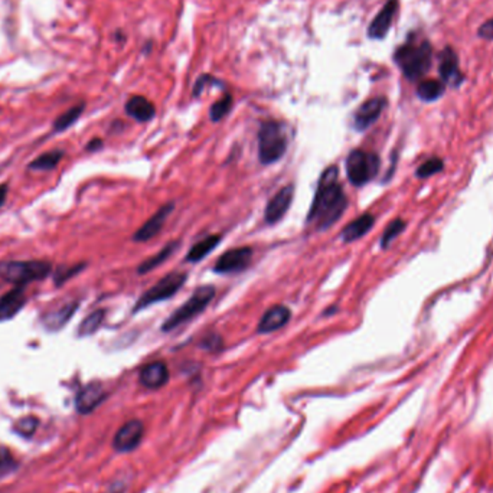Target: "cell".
Wrapping results in <instances>:
<instances>
[{"instance_id":"31","label":"cell","mask_w":493,"mask_h":493,"mask_svg":"<svg viewBox=\"0 0 493 493\" xmlns=\"http://www.w3.org/2000/svg\"><path fill=\"white\" fill-rule=\"evenodd\" d=\"M16 467L18 463L13 455L6 448H0V477L12 473Z\"/></svg>"},{"instance_id":"35","label":"cell","mask_w":493,"mask_h":493,"mask_svg":"<svg viewBox=\"0 0 493 493\" xmlns=\"http://www.w3.org/2000/svg\"><path fill=\"white\" fill-rule=\"evenodd\" d=\"M477 36L484 40H493V18L483 22L477 28Z\"/></svg>"},{"instance_id":"28","label":"cell","mask_w":493,"mask_h":493,"mask_svg":"<svg viewBox=\"0 0 493 493\" xmlns=\"http://www.w3.org/2000/svg\"><path fill=\"white\" fill-rule=\"evenodd\" d=\"M232 103H234V100H232L231 94H225L224 97H221L217 103H214L211 106V110H210L211 120L215 123L221 121L231 112Z\"/></svg>"},{"instance_id":"17","label":"cell","mask_w":493,"mask_h":493,"mask_svg":"<svg viewBox=\"0 0 493 493\" xmlns=\"http://www.w3.org/2000/svg\"><path fill=\"white\" fill-rule=\"evenodd\" d=\"M290 318H291V312L288 308L283 305H276L263 315L257 330L259 333L276 332L284 327L290 322Z\"/></svg>"},{"instance_id":"20","label":"cell","mask_w":493,"mask_h":493,"mask_svg":"<svg viewBox=\"0 0 493 493\" xmlns=\"http://www.w3.org/2000/svg\"><path fill=\"white\" fill-rule=\"evenodd\" d=\"M124 110H126L127 116H130L131 119H134L139 123L151 121L156 114V109H155L153 103L147 100V98L143 95L130 97L126 106H124Z\"/></svg>"},{"instance_id":"15","label":"cell","mask_w":493,"mask_h":493,"mask_svg":"<svg viewBox=\"0 0 493 493\" xmlns=\"http://www.w3.org/2000/svg\"><path fill=\"white\" fill-rule=\"evenodd\" d=\"M175 208V204L170 202V204H166L163 205L161 210H158V212H155L153 217H151L149 220H147L133 235V239L134 241H139V242H144V241H149L152 239L153 237H156L161 229L163 228V224L166 222V218L170 215V212L173 211Z\"/></svg>"},{"instance_id":"4","label":"cell","mask_w":493,"mask_h":493,"mask_svg":"<svg viewBox=\"0 0 493 493\" xmlns=\"http://www.w3.org/2000/svg\"><path fill=\"white\" fill-rule=\"evenodd\" d=\"M214 298H215L214 286L198 287L190 296V299L186 300L178 310H175L166 322H163L162 330L170 332L173 329H178L180 325L192 320L195 316H198L207 309V306Z\"/></svg>"},{"instance_id":"11","label":"cell","mask_w":493,"mask_h":493,"mask_svg":"<svg viewBox=\"0 0 493 493\" xmlns=\"http://www.w3.org/2000/svg\"><path fill=\"white\" fill-rule=\"evenodd\" d=\"M388 102L385 97H374L367 100L354 114V127L358 131H365L381 117Z\"/></svg>"},{"instance_id":"2","label":"cell","mask_w":493,"mask_h":493,"mask_svg":"<svg viewBox=\"0 0 493 493\" xmlns=\"http://www.w3.org/2000/svg\"><path fill=\"white\" fill-rule=\"evenodd\" d=\"M433 45L427 38L410 32L407 39L394 51L392 61L408 81H421L433 65Z\"/></svg>"},{"instance_id":"3","label":"cell","mask_w":493,"mask_h":493,"mask_svg":"<svg viewBox=\"0 0 493 493\" xmlns=\"http://www.w3.org/2000/svg\"><path fill=\"white\" fill-rule=\"evenodd\" d=\"M287 151V134L281 123L263 121L259 131V156L263 165L278 162Z\"/></svg>"},{"instance_id":"8","label":"cell","mask_w":493,"mask_h":493,"mask_svg":"<svg viewBox=\"0 0 493 493\" xmlns=\"http://www.w3.org/2000/svg\"><path fill=\"white\" fill-rule=\"evenodd\" d=\"M437 68L440 80L446 84V87L460 88L466 80L465 74L460 70L459 55L452 46H445L437 55Z\"/></svg>"},{"instance_id":"1","label":"cell","mask_w":493,"mask_h":493,"mask_svg":"<svg viewBox=\"0 0 493 493\" xmlns=\"http://www.w3.org/2000/svg\"><path fill=\"white\" fill-rule=\"evenodd\" d=\"M336 166L327 168L318 183L315 200L312 202L308 224H313L318 231H326L336 224L348 207L347 195L339 183Z\"/></svg>"},{"instance_id":"22","label":"cell","mask_w":493,"mask_h":493,"mask_svg":"<svg viewBox=\"0 0 493 493\" xmlns=\"http://www.w3.org/2000/svg\"><path fill=\"white\" fill-rule=\"evenodd\" d=\"M446 90L448 87L441 80L428 78V80H421L418 82L416 94L418 97V100H421L423 103H434L446 94Z\"/></svg>"},{"instance_id":"18","label":"cell","mask_w":493,"mask_h":493,"mask_svg":"<svg viewBox=\"0 0 493 493\" xmlns=\"http://www.w3.org/2000/svg\"><path fill=\"white\" fill-rule=\"evenodd\" d=\"M139 381L149 389L162 388L169 381V371L163 362H151L140 371Z\"/></svg>"},{"instance_id":"6","label":"cell","mask_w":493,"mask_h":493,"mask_svg":"<svg viewBox=\"0 0 493 493\" xmlns=\"http://www.w3.org/2000/svg\"><path fill=\"white\" fill-rule=\"evenodd\" d=\"M186 278H188L186 273H180V271L169 273L158 284L151 287L141 296V298L137 300L133 312L136 313V312L149 308L155 303H159V302H163L166 299L173 298V296L178 293V290H180L183 287Z\"/></svg>"},{"instance_id":"19","label":"cell","mask_w":493,"mask_h":493,"mask_svg":"<svg viewBox=\"0 0 493 493\" xmlns=\"http://www.w3.org/2000/svg\"><path fill=\"white\" fill-rule=\"evenodd\" d=\"M78 309V302H67L58 308H54L49 310L46 315H43L42 322L43 326L48 330H60L63 329L68 320L74 316V313Z\"/></svg>"},{"instance_id":"30","label":"cell","mask_w":493,"mask_h":493,"mask_svg":"<svg viewBox=\"0 0 493 493\" xmlns=\"http://www.w3.org/2000/svg\"><path fill=\"white\" fill-rule=\"evenodd\" d=\"M443 166H445V163H443V161L440 158H431V159H428V161H426L424 163L420 165V168L417 169L416 175L420 179H427V178L441 172Z\"/></svg>"},{"instance_id":"36","label":"cell","mask_w":493,"mask_h":493,"mask_svg":"<svg viewBox=\"0 0 493 493\" xmlns=\"http://www.w3.org/2000/svg\"><path fill=\"white\" fill-rule=\"evenodd\" d=\"M202 347L210 350V351H218L222 348V339H221V336L212 333V335L205 337V340L202 342Z\"/></svg>"},{"instance_id":"29","label":"cell","mask_w":493,"mask_h":493,"mask_svg":"<svg viewBox=\"0 0 493 493\" xmlns=\"http://www.w3.org/2000/svg\"><path fill=\"white\" fill-rule=\"evenodd\" d=\"M406 229V222L403 220H394L384 231L382 238H381V246L385 250L388 249V245L396 239L403 231Z\"/></svg>"},{"instance_id":"32","label":"cell","mask_w":493,"mask_h":493,"mask_svg":"<svg viewBox=\"0 0 493 493\" xmlns=\"http://www.w3.org/2000/svg\"><path fill=\"white\" fill-rule=\"evenodd\" d=\"M84 267H85V264H77V266H71V267H61V269H58L57 273H55V284L57 286H63L71 277L78 274Z\"/></svg>"},{"instance_id":"21","label":"cell","mask_w":493,"mask_h":493,"mask_svg":"<svg viewBox=\"0 0 493 493\" xmlns=\"http://www.w3.org/2000/svg\"><path fill=\"white\" fill-rule=\"evenodd\" d=\"M375 218L371 214H364L361 217H358L357 220H354L351 224H348L342 229V239L345 242H354L359 238H362L365 234H368L372 227H374Z\"/></svg>"},{"instance_id":"38","label":"cell","mask_w":493,"mask_h":493,"mask_svg":"<svg viewBox=\"0 0 493 493\" xmlns=\"http://www.w3.org/2000/svg\"><path fill=\"white\" fill-rule=\"evenodd\" d=\"M6 196H8V185H0V207L5 204Z\"/></svg>"},{"instance_id":"7","label":"cell","mask_w":493,"mask_h":493,"mask_svg":"<svg viewBox=\"0 0 493 493\" xmlns=\"http://www.w3.org/2000/svg\"><path fill=\"white\" fill-rule=\"evenodd\" d=\"M381 161L375 153L352 151L347 158V175L354 186H364L372 180L379 170Z\"/></svg>"},{"instance_id":"34","label":"cell","mask_w":493,"mask_h":493,"mask_svg":"<svg viewBox=\"0 0 493 493\" xmlns=\"http://www.w3.org/2000/svg\"><path fill=\"white\" fill-rule=\"evenodd\" d=\"M36 428H38V418H35L32 416L19 420L16 424V431L25 437L32 435L36 431Z\"/></svg>"},{"instance_id":"5","label":"cell","mask_w":493,"mask_h":493,"mask_svg":"<svg viewBox=\"0 0 493 493\" xmlns=\"http://www.w3.org/2000/svg\"><path fill=\"white\" fill-rule=\"evenodd\" d=\"M53 266L48 261H2L0 263V277L4 280L23 286L31 281H38L49 276Z\"/></svg>"},{"instance_id":"24","label":"cell","mask_w":493,"mask_h":493,"mask_svg":"<svg viewBox=\"0 0 493 493\" xmlns=\"http://www.w3.org/2000/svg\"><path fill=\"white\" fill-rule=\"evenodd\" d=\"M178 249V242L176 241H172L169 244L165 245V249L162 251H159L156 256L151 257L149 260H146L144 263H141L137 269V273L139 274H146V273H149L152 271L153 269H156L158 266H161L162 263H165Z\"/></svg>"},{"instance_id":"12","label":"cell","mask_w":493,"mask_h":493,"mask_svg":"<svg viewBox=\"0 0 493 493\" xmlns=\"http://www.w3.org/2000/svg\"><path fill=\"white\" fill-rule=\"evenodd\" d=\"M143 433H144V427L141 421L139 420L127 421L124 426L119 428V431L114 435V441H113L114 449L121 453L134 450L140 445Z\"/></svg>"},{"instance_id":"26","label":"cell","mask_w":493,"mask_h":493,"mask_svg":"<svg viewBox=\"0 0 493 493\" xmlns=\"http://www.w3.org/2000/svg\"><path fill=\"white\" fill-rule=\"evenodd\" d=\"M104 315H106V310H103V309L95 310V312L90 313V315L81 322L80 329H78V336L85 337V336L94 335L98 329H100L102 323L104 322Z\"/></svg>"},{"instance_id":"9","label":"cell","mask_w":493,"mask_h":493,"mask_svg":"<svg viewBox=\"0 0 493 493\" xmlns=\"http://www.w3.org/2000/svg\"><path fill=\"white\" fill-rule=\"evenodd\" d=\"M400 8V2L399 0H386L385 5L381 8V11L375 15V18L371 21L368 29H367V35L369 39L374 40H382L394 22V18H396L397 12Z\"/></svg>"},{"instance_id":"16","label":"cell","mask_w":493,"mask_h":493,"mask_svg":"<svg viewBox=\"0 0 493 493\" xmlns=\"http://www.w3.org/2000/svg\"><path fill=\"white\" fill-rule=\"evenodd\" d=\"M26 294L22 286H16L0 298V322L9 320L25 306Z\"/></svg>"},{"instance_id":"10","label":"cell","mask_w":493,"mask_h":493,"mask_svg":"<svg viewBox=\"0 0 493 493\" xmlns=\"http://www.w3.org/2000/svg\"><path fill=\"white\" fill-rule=\"evenodd\" d=\"M253 259V250L250 246H239V249L228 250L215 263L214 271L218 274L238 273L249 267Z\"/></svg>"},{"instance_id":"39","label":"cell","mask_w":493,"mask_h":493,"mask_svg":"<svg viewBox=\"0 0 493 493\" xmlns=\"http://www.w3.org/2000/svg\"><path fill=\"white\" fill-rule=\"evenodd\" d=\"M116 38H117V40H124V36L121 35V32L119 31V32H116Z\"/></svg>"},{"instance_id":"33","label":"cell","mask_w":493,"mask_h":493,"mask_svg":"<svg viewBox=\"0 0 493 493\" xmlns=\"http://www.w3.org/2000/svg\"><path fill=\"white\" fill-rule=\"evenodd\" d=\"M207 85H220V87H222V84H221V81L218 78H215V77H212L210 74H204L198 80H196V82L193 85V97L201 95Z\"/></svg>"},{"instance_id":"25","label":"cell","mask_w":493,"mask_h":493,"mask_svg":"<svg viewBox=\"0 0 493 493\" xmlns=\"http://www.w3.org/2000/svg\"><path fill=\"white\" fill-rule=\"evenodd\" d=\"M64 152L63 151H51L40 155L36 158L31 165L29 169L32 170H53L58 166V163L63 161Z\"/></svg>"},{"instance_id":"37","label":"cell","mask_w":493,"mask_h":493,"mask_svg":"<svg viewBox=\"0 0 493 493\" xmlns=\"http://www.w3.org/2000/svg\"><path fill=\"white\" fill-rule=\"evenodd\" d=\"M102 146H103V141H102L100 139H94V140H91V141L88 143V146H87V151L94 152V151H97V149H100Z\"/></svg>"},{"instance_id":"13","label":"cell","mask_w":493,"mask_h":493,"mask_svg":"<svg viewBox=\"0 0 493 493\" xmlns=\"http://www.w3.org/2000/svg\"><path fill=\"white\" fill-rule=\"evenodd\" d=\"M293 196H294V188L293 185H287L284 188H281L273 198L269 201L266 211H264V220L267 224L273 225L276 222H278L286 212L288 211L291 202H293Z\"/></svg>"},{"instance_id":"14","label":"cell","mask_w":493,"mask_h":493,"mask_svg":"<svg viewBox=\"0 0 493 493\" xmlns=\"http://www.w3.org/2000/svg\"><path fill=\"white\" fill-rule=\"evenodd\" d=\"M106 399V391L102 384L91 382L85 385L75 397V408L81 414H88L94 411Z\"/></svg>"},{"instance_id":"27","label":"cell","mask_w":493,"mask_h":493,"mask_svg":"<svg viewBox=\"0 0 493 493\" xmlns=\"http://www.w3.org/2000/svg\"><path fill=\"white\" fill-rule=\"evenodd\" d=\"M84 109H85V104L84 103H80L74 107H71L68 112H65L64 114H61L55 121H54V131H64L67 130L68 127H71L80 117L81 114L84 113Z\"/></svg>"},{"instance_id":"23","label":"cell","mask_w":493,"mask_h":493,"mask_svg":"<svg viewBox=\"0 0 493 493\" xmlns=\"http://www.w3.org/2000/svg\"><path fill=\"white\" fill-rule=\"evenodd\" d=\"M221 242V237L220 235H208L207 238L201 239L200 242H196L190 251L186 254V261L189 263H198L201 260H204L210 253H212L217 245Z\"/></svg>"}]
</instances>
